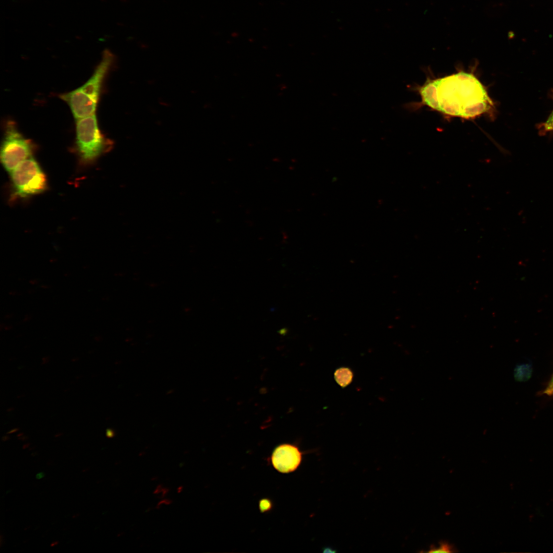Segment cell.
<instances>
[{
	"instance_id": "1",
	"label": "cell",
	"mask_w": 553,
	"mask_h": 553,
	"mask_svg": "<svg viewBox=\"0 0 553 553\" xmlns=\"http://www.w3.org/2000/svg\"><path fill=\"white\" fill-rule=\"evenodd\" d=\"M422 102L443 114L469 118L490 110L493 103L481 82L463 72L430 80L418 89Z\"/></svg>"
},
{
	"instance_id": "2",
	"label": "cell",
	"mask_w": 553,
	"mask_h": 553,
	"mask_svg": "<svg viewBox=\"0 0 553 553\" xmlns=\"http://www.w3.org/2000/svg\"><path fill=\"white\" fill-rule=\"evenodd\" d=\"M111 57V54L106 51L92 75L83 85L59 95V98L69 105L76 120L95 114L102 81Z\"/></svg>"
},
{
	"instance_id": "3",
	"label": "cell",
	"mask_w": 553,
	"mask_h": 553,
	"mask_svg": "<svg viewBox=\"0 0 553 553\" xmlns=\"http://www.w3.org/2000/svg\"><path fill=\"white\" fill-rule=\"evenodd\" d=\"M76 120L77 152L81 161L89 164L106 151L108 143L99 129L95 114Z\"/></svg>"
},
{
	"instance_id": "4",
	"label": "cell",
	"mask_w": 553,
	"mask_h": 553,
	"mask_svg": "<svg viewBox=\"0 0 553 553\" xmlns=\"http://www.w3.org/2000/svg\"><path fill=\"white\" fill-rule=\"evenodd\" d=\"M10 173L15 197L24 198L37 195L47 188L46 175L32 157L22 162Z\"/></svg>"
},
{
	"instance_id": "5",
	"label": "cell",
	"mask_w": 553,
	"mask_h": 553,
	"mask_svg": "<svg viewBox=\"0 0 553 553\" xmlns=\"http://www.w3.org/2000/svg\"><path fill=\"white\" fill-rule=\"evenodd\" d=\"M34 150L31 141L18 130L13 121L7 123L1 148V161L11 173L19 164L31 157Z\"/></svg>"
},
{
	"instance_id": "6",
	"label": "cell",
	"mask_w": 553,
	"mask_h": 553,
	"mask_svg": "<svg viewBox=\"0 0 553 553\" xmlns=\"http://www.w3.org/2000/svg\"><path fill=\"white\" fill-rule=\"evenodd\" d=\"M303 458V452L298 446L284 443L275 448L271 460L273 467L279 472L288 473L296 470Z\"/></svg>"
},
{
	"instance_id": "7",
	"label": "cell",
	"mask_w": 553,
	"mask_h": 553,
	"mask_svg": "<svg viewBox=\"0 0 553 553\" xmlns=\"http://www.w3.org/2000/svg\"><path fill=\"white\" fill-rule=\"evenodd\" d=\"M334 377L339 385L345 387L351 382L353 379V373L348 368H341L335 371Z\"/></svg>"
},
{
	"instance_id": "8",
	"label": "cell",
	"mask_w": 553,
	"mask_h": 553,
	"mask_svg": "<svg viewBox=\"0 0 553 553\" xmlns=\"http://www.w3.org/2000/svg\"><path fill=\"white\" fill-rule=\"evenodd\" d=\"M532 369L529 364L518 366L515 369V377L517 380L525 381L531 376Z\"/></svg>"
},
{
	"instance_id": "9",
	"label": "cell",
	"mask_w": 553,
	"mask_h": 553,
	"mask_svg": "<svg viewBox=\"0 0 553 553\" xmlns=\"http://www.w3.org/2000/svg\"><path fill=\"white\" fill-rule=\"evenodd\" d=\"M454 547L445 541H441L438 547L431 545L428 551L429 552H453Z\"/></svg>"
},
{
	"instance_id": "10",
	"label": "cell",
	"mask_w": 553,
	"mask_h": 553,
	"mask_svg": "<svg viewBox=\"0 0 553 553\" xmlns=\"http://www.w3.org/2000/svg\"><path fill=\"white\" fill-rule=\"evenodd\" d=\"M538 129L541 135L553 131V111L546 120L538 125Z\"/></svg>"
},
{
	"instance_id": "11",
	"label": "cell",
	"mask_w": 553,
	"mask_h": 553,
	"mask_svg": "<svg viewBox=\"0 0 553 553\" xmlns=\"http://www.w3.org/2000/svg\"><path fill=\"white\" fill-rule=\"evenodd\" d=\"M260 509L262 512L269 511L271 507V503L268 499H262L260 502Z\"/></svg>"
},
{
	"instance_id": "12",
	"label": "cell",
	"mask_w": 553,
	"mask_h": 553,
	"mask_svg": "<svg viewBox=\"0 0 553 553\" xmlns=\"http://www.w3.org/2000/svg\"><path fill=\"white\" fill-rule=\"evenodd\" d=\"M553 391V374L551 378L547 385L546 388L543 392V394L549 395L550 393Z\"/></svg>"
},
{
	"instance_id": "13",
	"label": "cell",
	"mask_w": 553,
	"mask_h": 553,
	"mask_svg": "<svg viewBox=\"0 0 553 553\" xmlns=\"http://www.w3.org/2000/svg\"><path fill=\"white\" fill-rule=\"evenodd\" d=\"M172 503V501L171 500H170V499H164V500H161L158 503L156 508L157 509H158V508H159L160 507V506H161V505L162 504H165L168 505V504H170Z\"/></svg>"
},
{
	"instance_id": "14",
	"label": "cell",
	"mask_w": 553,
	"mask_h": 553,
	"mask_svg": "<svg viewBox=\"0 0 553 553\" xmlns=\"http://www.w3.org/2000/svg\"><path fill=\"white\" fill-rule=\"evenodd\" d=\"M163 488V487L162 484L158 485L157 486V487H156V490H155V491L154 492V494H159L160 493L162 492Z\"/></svg>"
},
{
	"instance_id": "15",
	"label": "cell",
	"mask_w": 553,
	"mask_h": 553,
	"mask_svg": "<svg viewBox=\"0 0 553 553\" xmlns=\"http://www.w3.org/2000/svg\"><path fill=\"white\" fill-rule=\"evenodd\" d=\"M168 491L169 489L168 488L164 487L162 491V494L161 495V498H163L164 497H165L166 495L168 493Z\"/></svg>"
},
{
	"instance_id": "16",
	"label": "cell",
	"mask_w": 553,
	"mask_h": 553,
	"mask_svg": "<svg viewBox=\"0 0 553 553\" xmlns=\"http://www.w3.org/2000/svg\"><path fill=\"white\" fill-rule=\"evenodd\" d=\"M45 476V473L44 472H40V473H38L36 475V478L37 479H41V478H43Z\"/></svg>"
},
{
	"instance_id": "17",
	"label": "cell",
	"mask_w": 553,
	"mask_h": 553,
	"mask_svg": "<svg viewBox=\"0 0 553 553\" xmlns=\"http://www.w3.org/2000/svg\"><path fill=\"white\" fill-rule=\"evenodd\" d=\"M182 489H183V486L179 487L178 488V493H180L182 491Z\"/></svg>"
},
{
	"instance_id": "18",
	"label": "cell",
	"mask_w": 553,
	"mask_h": 553,
	"mask_svg": "<svg viewBox=\"0 0 553 553\" xmlns=\"http://www.w3.org/2000/svg\"><path fill=\"white\" fill-rule=\"evenodd\" d=\"M57 544H58V542H55L53 543L52 544H51V546H54V545H56Z\"/></svg>"
},
{
	"instance_id": "19",
	"label": "cell",
	"mask_w": 553,
	"mask_h": 553,
	"mask_svg": "<svg viewBox=\"0 0 553 553\" xmlns=\"http://www.w3.org/2000/svg\"><path fill=\"white\" fill-rule=\"evenodd\" d=\"M549 396H553V391L550 393Z\"/></svg>"
}]
</instances>
